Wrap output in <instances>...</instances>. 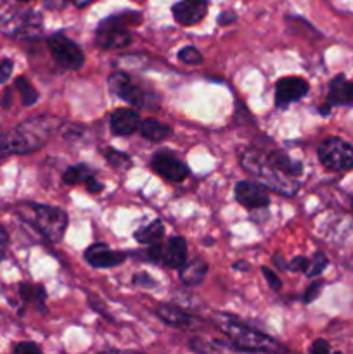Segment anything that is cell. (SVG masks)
<instances>
[{
    "label": "cell",
    "instance_id": "obj_1",
    "mask_svg": "<svg viewBox=\"0 0 353 354\" xmlns=\"http://www.w3.org/2000/svg\"><path fill=\"white\" fill-rule=\"evenodd\" d=\"M59 127L61 121L52 116L31 118L17 124L10 133L0 135V158L38 151Z\"/></svg>",
    "mask_w": 353,
    "mask_h": 354
},
{
    "label": "cell",
    "instance_id": "obj_2",
    "mask_svg": "<svg viewBox=\"0 0 353 354\" xmlns=\"http://www.w3.org/2000/svg\"><path fill=\"white\" fill-rule=\"evenodd\" d=\"M241 165L251 175H255L263 185L269 187L273 192L280 194V196H294L298 192V189H300L298 178L287 176L286 173L275 168V165L270 161L266 152L256 151V149H248L241 156Z\"/></svg>",
    "mask_w": 353,
    "mask_h": 354
},
{
    "label": "cell",
    "instance_id": "obj_3",
    "mask_svg": "<svg viewBox=\"0 0 353 354\" xmlns=\"http://www.w3.org/2000/svg\"><path fill=\"white\" fill-rule=\"evenodd\" d=\"M17 211L26 223L37 228L51 242L61 241L68 227V214L59 207L45 204H21Z\"/></svg>",
    "mask_w": 353,
    "mask_h": 354
},
{
    "label": "cell",
    "instance_id": "obj_4",
    "mask_svg": "<svg viewBox=\"0 0 353 354\" xmlns=\"http://www.w3.org/2000/svg\"><path fill=\"white\" fill-rule=\"evenodd\" d=\"M0 33L12 38H37L42 33V16L0 0Z\"/></svg>",
    "mask_w": 353,
    "mask_h": 354
},
{
    "label": "cell",
    "instance_id": "obj_5",
    "mask_svg": "<svg viewBox=\"0 0 353 354\" xmlns=\"http://www.w3.org/2000/svg\"><path fill=\"white\" fill-rule=\"evenodd\" d=\"M220 328L230 342L234 344V348H237L239 351H265V353H273V351H284V348L280 344H277L272 337L262 334V332H256L253 328L246 327V325L239 324L234 318H221L220 320Z\"/></svg>",
    "mask_w": 353,
    "mask_h": 354
},
{
    "label": "cell",
    "instance_id": "obj_6",
    "mask_svg": "<svg viewBox=\"0 0 353 354\" xmlns=\"http://www.w3.org/2000/svg\"><path fill=\"white\" fill-rule=\"evenodd\" d=\"M135 21H141V16L134 12L116 14L113 17H107L97 28L96 44L100 48H123L132 41L130 33L127 31V24H134ZM137 24V23H135Z\"/></svg>",
    "mask_w": 353,
    "mask_h": 354
},
{
    "label": "cell",
    "instance_id": "obj_7",
    "mask_svg": "<svg viewBox=\"0 0 353 354\" xmlns=\"http://www.w3.org/2000/svg\"><path fill=\"white\" fill-rule=\"evenodd\" d=\"M107 86H109L111 92L116 97L123 99L125 102L132 104V106L144 107V109H156L158 107V97L154 93L147 92V90L141 88L138 85H135L130 80V76L125 75V73H113V75L107 78Z\"/></svg>",
    "mask_w": 353,
    "mask_h": 354
},
{
    "label": "cell",
    "instance_id": "obj_8",
    "mask_svg": "<svg viewBox=\"0 0 353 354\" xmlns=\"http://www.w3.org/2000/svg\"><path fill=\"white\" fill-rule=\"evenodd\" d=\"M318 159L331 171L353 169V147L343 138L329 137L318 147Z\"/></svg>",
    "mask_w": 353,
    "mask_h": 354
},
{
    "label": "cell",
    "instance_id": "obj_9",
    "mask_svg": "<svg viewBox=\"0 0 353 354\" xmlns=\"http://www.w3.org/2000/svg\"><path fill=\"white\" fill-rule=\"evenodd\" d=\"M48 48H51V54L54 57V61L57 62L61 68L66 69H80L85 62V55L83 50L66 35L55 33L48 38Z\"/></svg>",
    "mask_w": 353,
    "mask_h": 354
},
{
    "label": "cell",
    "instance_id": "obj_10",
    "mask_svg": "<svg viewBox=\"0 0 353 354\" xmlns=\"http://www.w3.org/2000/svg\"><path fill=\"white\" fill-rule=\"evenodd\" d=\"M308 85L307 80L298 78V76H286V78H280L275 83V106L279 109H284L289 104L296 102V100L303 99L308 93Z\"/></svg>",
    "mask_w": 353,
    "mask_h": 354
},
{
    "label": "cell",
    "instance_id": "obj_11",
    "mask_svg": "<svg viewBox=\"0 0 353 354\" xmlns=\"http://www.w3.org/2000/svg\"><path fill=\"white\" fill-rule=\"evenodd\" d=\"M151 166L159 176L170 180V182H183L189 176L187 165H183L180 159L168 154V152H159V154H156L152 158Z\"/></svg>",
    "mask_w": 353,
    "mask_h": 354
},
{
    "label": "cell",
    "instance_id": "obj_12",
    "mask_svg": "<svg viewBox=\"0 0 353 354\" xmlns=\"http://www.w3.org/2000/svg\"><path fill=\"white\" fill-rule=\"evenodd\" d=\"M208 12V6L204 0H180L172 7V14L175 21L182 26H192L204 19Z\"/></svg>",
    "mask_w": 353,
    "mask_h": 354
},
{
    "label": "cell",
    "instance_id": "obj_13",
    "mask_svg": "<svg viewBox=\"0 0 353 354\" xmlns=\"http://www.w3.org/2000/svg\"><path fill=\"white\" fill-rule=\"evenodd\" d=\"M235 199L246 206L248 209H258V207H266L270 204V197L262 185H256L251 182H239L235 185Z\"/></svg>",
    "mask_w": 353,
    "mask_h": 354
},
{
    "label": "cell",
    "instance_id": "obj_14",
    "mask_svg": "<svg viewBox=\"0 0 353 354\" xmlns=\"http://www.w3.org/2000/svg\"><path fill=\"white\" fill-rule=\"evenodd\" d=\"M85 259L93 268H113L125 261V254L113 251L106 244H93L87 249Z\"/></svg>",
    "mask_w": 353,
    "mask_h": 354
},
{
    "label": "cell",
    "instance_id": "obj_15",
    "mask_svg": "<svg viewBox=\"0 0 353 354\" xmlns=\"http://www.w3.org/2000/svg\"><path fill=\"white\" fill-rule=\"evenodd\" d=\"M187 261V244L182 237H172L166 244H161L159 263L168 268H182Z\"/></svg>",
    "mask_w": 353,
    "mask_h": 354
},
{
    "label": "cell",
    "instance_id": "obj_16",
    "mask_svg": "<svg viewBox=\"0 0 353 354\" xmlns=\"http://www.w3.org/2000/svg\"><path fill=\"white\" fill-rule=\"evenodd\" d=\"M141 127V116L132 109H116L109 118V128L114 135H130Z\"/></svg>",
    "mask_w": 353,
    "mask_h": 354
},
{
    "label": "cell",
    "instance_id": "obj_17",
    "mask_svg": "<svg viewBox=\"0 0 353 354\" xmlns=\"http://www.w3.org/2000/svg\"><path fill=\"white\" fill-rule=\"evenodd\" d=\"M329 106H353V82L338 75L329 85Z\"/></svg>",
    "mask_w": 353,
    "mask_h": 354
},
{
    "label": "cell",
    "instance_id": "obj_18",
    "mask_svg": "<svg viewBox=\"0 0 353 354\" xmlns=\"http://www.w3.org/2000/svg\"><path fill=\"white\" fill-rule=\"evenodd\" d=\"M206 273H208V263L204 261L203 258L197 256V258H194L192 261L189 263L185 261V265L180 268V280H182L185 286L196 287L203 282Z\"/></svg>",
    "mask_w": 353,
    "mask_h": 354
},
{
    "label": "cell",
    "instance_id": "obj_19",
    "mask_svg": "<svg viewBox=\"0 0 353 354\" xmlns=\"http://www.w3.org/2000/svg\"><path fill=\"white\" fill-rule=\"evenodd\" d=\"M270 161L275 165V168H279L280 171L286 173L287 176H293V178H298L303 171V165L298 161H293L286 152L282 151H272V152H266Z\"/></svg>",
    "mask_w": 353,
    "mask_h": 354
},
{
    "label": "cell",
    "instance_id": "obj_20",
    "mask_svg": "<svg viewBox=\"0 0 353 354\" xmlns=\"http://www.w3.org/2000/svg\"><path fill=\"white\" fill-rule=\"evenodd\" d=\"M138 130H141L142 137L147 138V140L159 142L163 140V138L168 137L172 128H170L168 124L161 123V121L154 120V118H145V120H141V127H138Z\"/></svg>",
    "mask_w": 353,
    "mask_h": 354
},
{
    "label": "cell",
    "instance_id": "obj_21",
    "mask_svg": "<svg viewBox=\"0 0 353 354\" xmlns=\"http://www.w3.org/2000/svg\"><path fill=\"white\" fill-rule=\"evenodd\" d=\"M163 235H165V225H163L159 220H156L152 221V223L142 227L141 230L135 232L134 237L135 241L141 242V244L151 245V244H156V242H161Z\"/></svg>",
    "mask_w": 353,
    "mask_h": 354
},
{
    "label": "cell",
    "instance_id": "obj_22",
    "mask_svg": "<svg viewBox=\"0 0 353 354\" xmlns=\"http://www.w3.org/2000/svg\"><path fill=\"white\" fill-rule=\"evenodd\" d=\"M158 317L165 324L172 325V327H185V325L190 324L189 315L183 313L179 308L170 306V304H163V306L158 308Z\"/></svg>",
    "mask_w": 353,
    "mask_h": 354
},
{
    "label": "cell",
    "instance_id": "obj_23",
    "mask_svg": "<svg viewBox=\"0 0 353 354\" xmlns=\"http://www.w3.org/2000/svg\"><path fill=\"white\" fill-rule=\"evenodd\" d=\"M93 176H96V173H93L92 169L80 165V166H73V168L66 169L64 175H62V182H64L66 185H80V183L85 185V183L89 182L90 178H93Z\"/></svg>",
    "mask_w": 353,
    "mask_h": 354
},
{
    "label": "cell",
    "instance_id": "obj_24",
    "mask_svg": "<svg viewBox=\"0 0 353 354\" xmlns=\"http://www.w3.org/2000/svg\"><path fill=\"white\" fill-rule=\"evenodd\" d=\"M19 292H21V297H23V301L35 304L37 308L40 306L42 310H44V303L45 299H47V292H45L44 287L31 286V283H23V286L19 287Z\"/></svg>",
    "mask_w": 353,
    "mask_h": 354
},
{
    "label": "cell",
    "instance_id": "obj_25",
    "mask_svg": "<svg viewBox=\"0 0 353 354\" xmlns=\"http://www.w3.org/2000/svg\"><path fill=\"white\" fill-rule=\"evenodd\" d=\"M102 154L104 158L107 159V162H109L111 166H114L116 169H128L132 166L130 158H128L127 154H123V152L116 151V149L106 147L102 149Z\"/></svg>",
    "mask_w": 353,
    "mask_h": 354
},
{
    "label": "cell",
    "instance_id": "obj_26",
    "mask_svg": "<svg viewBox=\"0 0 353 354\" xmlns=\"http://www.w3.org/2000/svg\"><path fill=\"white\" fill-rule=\"evenodd\" d=\"M16 88L19 90L21 100H23V104L26 107L33 106V104L38 100V93L35 92V88L31 86V83L28 82L24 76H19V78L16 80Z\"/></svg>",
    "mask_w": 353,
    "mask_h": 354
},
{
    "label": "cell",
    "instance_id": "obj_27",
    "mask_svg": "<svg viewBox=\"0 0 353 354\" xmlns=\"http://www.w3.org/2000/svg\"><path fill=\"white\" fill-rule=\"evenodd\" d=\"M329 261L322 252H317L311 259H308L307 270H305V275L307 277H318L325 268H327Z\"/></svg>",
    "mask_w": 353,
    "mask_h": 354
},
{
    "label": "cell",
    "instance_id": "obj_28",
    "mask_svg": "<svg viewBox=\"0 0 353 354\" xmlns=\"http://www.w3.org/2000/svg\"><path fill=\"white\" fill-rule=\"evenodd\" d=\"M179 59L182 62H185V64H201L203 62V55H201V52L197 50L196 47H192V45H187V47H183L182 50L179 52Z\"/></svg>",
    "mask_w": 353,
    "mask_h": 354
},
{
    "label": "cell",
    "instance_id": "obj_29",
    "mask_svg": "<svg viewBox=\"0 0 353 354\" xmlns=\"http://www.w3.org/2000/svg\"><path fill=\"white\" fill-rule=\"evenodd\" d=\"M12 61L10 59H3V61H0V85L2 83H6L7 80L10 78V75H12Z\"/></svg>",
    "mask_w": 353,
    "mask_h": 354
},
{
    "label": "cell",
    "instance_id": "obj_30",
    "mask_svg": "<svg viewBox=\"0 0 353 354\" xmlns=\"http://www.w3.org/2000/svg\"><path fill=\"white\" fill-rule=\"evenodd\" d=\"M14 353L17 354H40V348L33 342H21V344L14 346Z\"/></svg>",
    "mask_w": 353,
    "mask_h": 354
},
{
    "label": "cell",
    "instance_id": "obj_31",
    "mask_svg": "<svg viewBox=\"0 0 353 354\" xmlns=\"http://www.w3.org/2000/svg\"><path fill=\"white\" fill-rule=\"evenodd\" d=\"M262 272H263V275H265V279L269 280V286L272 287L273 290H280V287H282V283H280L279 277H277L275 273L272 272V270H269V268H266V266H263V268H262Z\"/></svg>",
    "mask_w": 353,
    "mask_h": 354
},
{
    "label": "cell",
    "instance_id": "obj_32",
    "mask_svg": "<svg viewBox=\"0 0 353 354\" xmlns=\"http://www.w3.org/2000/svg\"><path fill=\"white\" fill-rule=\"evenodd\" d=\"M322 286H324L322 282L311 283V286L308 287L307 292H305V301H307V303H311L314 299H317L318 294H320V290H322Z\"/></svg>",
    "mask_w": 353,
    "mask_h": 354
},
{
    "label": "cell",
    "instance_id": "obj_33",
    "mask_svg": "<svg viewBox=\"0 0 353 354\" xmlns=\"http://www.w3.org/2000/svg\"><path fill=\"white\" fill-rule=\"evenodd\" d=\"M307 265H308V259L298 256V258H294L293 261L286 266V268H289L291 272H305V270H307Z\"/></svg>",
    "mask_w": 353,
    "mask_h": 354
},
{
    "label": "cell",
    "instance_id": "obj_34",
    "mask_svg": "<svg viewBox=\"0 0 353 354\" xmlns=\"http://www.w3.org/2000/svg\"><path fill=\"white\" fill-rule=\"evenodd\" d=\"M134 283L135 286H141V287H154L156 286V282L147 275V273H138V275H135Z\"/></svg>",
    "mask_w": 353,
    "mask_h": 354
},
{
    "label": "cell",
    "instance_id": "obj_35",
    "mask_svg": "<svg viewBox=\"0 0 353 354\" xmlns=\"http://www.w3.org/2000/svg\"><path fill=\"white\" fill-rule=\"evenodd\" d=\"M329 351H331V346H329L325 341H315L314 344L310 346L311 354H325Z\"/></svg>",
    "mask_w": 353,
    "mask_h": 354
},
{
    "label": "cell",
    "instance_id": "obj_36",
    "mask_svg": "<svg viewBox=\"0 0 353 354\" xmlns=\"http://www.w3.org/2000/svg\"><path fill=\"white\" fill-rule=\"evenodd\" d=\"M45 7L47 9H52V10H61L64 9L68 3H71V0H44Z\"/></svg>",
    "mask_w": 353,
    "mask_h": 354
},
{
    "label": "cell",
    "instance_id": "obj_37",
    "mask_svg": "<svg viewBox=\"0 0 353 354\" xmlns=\"http://www.w3.org/2000/svg\"><path fill=\"white\" fill-rule=\"evenodd\" d=\"M7 232L0 227V261H2L3 254H6V249H7Z\"/></svg>",
    "mask_w": 353,
    "mask_h": 354
},
{
    "label": "cell",
    "instance_id": "obj_38",
    "mask_svg": "<svg viewBox=\"0 0 353 354\" xmlns=\"http://www.w3.org/2000/svg\"><path fill=\"white\" fill-rule=\"evenodd\" d=\"M234 19H235V14L232 12V10H225V12H221V16L218 17V23L228 24V23H232Z\"/></svg>",
    "mask_w": 353,
    "mask_h": 354
},
{
    "label": "cell",
    "instance_id": "obj_39",
    "mask_svg": "<svg viewBox=\"0 0 353 354\" xmlns=\"http://www.w3.org/2000/svg\"><path fill=\"white\" fill-rule=\"evenodd\" d=\"M93 0H71V3L75 7H78V9H83V7H87V6H90V3H92Z\"/></svg>",
    "mask_w": 353,
    "mask_h": 354
},
{
    "label": "cell",
    "instance_id": "obj_40",
    "mask_svg": "<svg viewBox=\"0 0 353 354\" xmlns=\"http://www.w3.org/2000/svg\"><path fill=\"white\" fill-rule=\"evenodd\" d=\"M234 268H237V270H249V265H248V263H235Z\"/></svg>",
    "mask_w": 353,
    "mask_h": 354
},
{
    "label": "cell",
    "instance_id": "obj_41",
    "mask_svg": "<svg viewBox=\"0 0 353 354\" xmlns=\"http://www.w3.org/2000/svg\"><path fill=\"white\" fill-rule=\"evenodd\" d=\"M19 2H31V0H19Z\"/></svg>",
    "mask_w": 353,
    "mask_h": 354
}]
</instances>
